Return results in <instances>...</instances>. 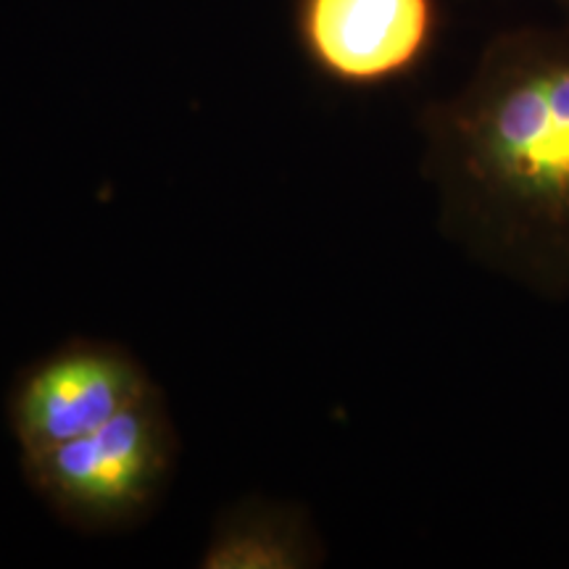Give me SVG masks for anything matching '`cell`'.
<instances>
[{
  "label": "cell",
  "mask_w": 569,
  "mask_h": 569,
  "mask_svg": "<svg viewBox=\"0 0 569 569\" xmlns=\"http://www.w3.org/2000/svg\"><path fill=\"white\" fill-rule=\"evenodd\" d=\"M422 130L448 238L519 288L569 298V32L498 34Z\"/></svg>",
  "instance_id": "obj_1"
},
{
  "label": "cell",
  "mask_w": 569,
  "mask_h": 569,
  "mask_svg": "<svg viewBox=\"0 0 569 569\" xmlns=\"http://www.w3.org/2000/svg\"><path fill=\"white\" fill-rule=\"evenodd\" d=\"M177 432L159 388L98 430L21 459L34 493L84 530L138 522L172 478Z\"/></svg>",
  "instance_id": "obj_2"
},
{
  "label": "cell",
  "mask_w": 569,
  "mask_h": 569,
  "mask_svg": "<svg viewBox=\"0 0 569 569\" xmlns=\"http://www.w3.org/2000/svg\"><path fill=\"white\" fill-rule=\"evenodd\" d=\"M156 386L124 346L71 340L21 375L11 427L21 459L98 430Z\"/></svg>",
  "instance_id": "obj_3"
},
{
  "label": "cell",
  "mask_w": 569,
  "mask_h": 569,
  "mask_svg": "<svg viewBox=\"0 0 569 569\" xmlns=\"http://www.w3.org/2000/svg\"><path fill=\"white\" fill-rule=\"evenodd\" d=\"M306 59L346 88H380L415 71L438 32L436 0H298Z\"/></svg>",
  "instance_id": "obj_4"
},
{
  "label": "cell",
  "mask_w": 569,
  "mask_h": 569,
  "mask_svg": "<svg viewBox=\"0 0 569 569\" xmlns=\"http://www.w3.org/2000/svg\"><path fill=\"white\" fill-rule=\"evenodd\" d=\"M322 551L309 519L288 507L248 501L227 511L203 551L209 569H296L317 565Z\"/></svg>",
  "instance_id": "obj_5"
},
{
  "label": "cell",
  "mask_w": 569,
  "mask_h": 569,
  "mask_svg": "<svg viewBox=\"0 0 569 569\" xmlns=\"http://www.w3.org/2000/svg\"><path fill=\"white\" fill-rule=\"evenodd\" d=\"M567 3H569V0H567Z\"/></svg>",
  "instance_id": "obj_6"
}]
</instances>
